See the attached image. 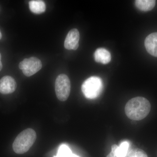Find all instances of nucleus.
Listing matches in <instances>:
<instances>
[{
    "instance_id": "nucleus-1",
    "label": "nucleus",
    "mask_w": 157,
    "mask_h": 157,
    "mask_svg": "<svg viewBox=\"0 0 157 157\" xmlns=\"http://www.w3.org/2000/svg\"><path fill=\"white\" fill-rule=\"evenodd\" d=\"M151 109L150 103L147 99L137 97L128 101L125 107V112L130 119L140 121L148 115Z\"/></svg>"
},
{
    "instance_id": "nucleus-2",
    "label": "nucleus",
    "mask_w": 157,
    "mask_h": 157,
    "mask_svg": "<svg viewBox=\"0 0 157 157\" xmlns=\"http://www.w3.org/2000/svg\"><path fill=\"white\" fill-rule=\"evenodd\" d=\"M36 134L33 129L28 128L17 135L13 143V150L17 154H23L28 151L35 143Z\"/></svg>"
},
{
    "instance_id": "nucleus-3",
    "label": "nucleus",
    "mask_w": 157,
    "mask_h": 157,
    "mask_svg": "<svg viewBox=\"0 0 157 157\" xmlns=\"http://www.w3.org/2000/svg\"><path fill=\"white\" fill-rule=\"evenodd\" d=\"M103 89L102 79L98 76H91L82 83L81 90L87 99H94L101 94Z\"/></svg>"
},
{
    "instance_id": "nucleus-4",
    "label": "nucleus",
    "mask_w": 157,
    "mask_h": 157,
    "mask_svg": "<svg viewBox=\"0 0 157 157\" xmlns=\"http://www.w3.org/2000/svg\"><path fill=\"white\" fill-rule=\"evenodd\" d=\"M70 89L71 84L68 76L64 74L59 75L55 82V91L58 99L61 101H67L70 96Z\"/></svg>"
},
{
    "instance_id": "nucleus-5",
    "label": "nucleus",
    "mask_w": 157,
    "mask_h": 157,
    "mask_svg": "<svg viewBox=\"0 0 157 157\" xmlns=\"http://www.w3.org/2000/svg\"><path fill=\"white\" fill-rule=\"evenodd\" d=\"M19 67L25 76L29 77L41 70L42 63L41 60L36 57L24 59L19 63Z\"/></svg>"
},
{
    "instance_id": "nucleus-6",
    "label": "nucleus",
    "mask_w": 157,
    "mask_h": 157,
    "mask_svg": "<svg viewBox=\"0 0 157 157\" xmlns=\"http://www.w3.org/2000/svg\"><path fill=\"white\" fill-rule=\"evenodd\" d=\"M80 35L77 29H72L68 33L64 42V47L68 50H76L79 46Z\"/></svg>"
},
{
    "instance_id": "nucleus-7",
    "label": "nucleus",
    "mask_w": 157,
    "mask_h": 157,
    "mask_svg": "<svg viewBox=\"0 0 157 157\" xmlns=\"http://www.w3.org/2000/svg\"><path fill=\"white\" fill-rule=\"evenodd\" d=\"M17 83L13 77L6 76L0 79V93L3 94H9L15 91Z\"/></svg>"
},
{
    "instance_id": "nucleus-8",
    "label": "nucleus",
    "mask_w": 157,
    "mask_h": 157,
    "mask_svg": "<svg viewBox=\"0 0 157 157\" xmlns=\"http://www.w3.org/2000/svg\"><path fill=\"white\" fill-rule=\"evenodd\" d=\"M144 45L150 54L157 57V33H152L146 37Z\"/></svg>"
},
{
    "instance_id": "nucleus-9",
    "label": "nucleus",
    "mask_w": 157,
    "mask_h": 157,
    "mask_svg": "<svg viewBox=\"0 0 157 157\" xmlns=\"http://www.w3.org/2000/svg\"><path fill=\"white\" fill-rule=\"evenodd\" d=\"M94 59L97 63L103 64H107L111 61V56L110 52L103 48H98L94 54Z\"/></svg>"
},
{
    "instance_id": "nucleus-10",
    "label": "nucleus",
    "mask_w": 157,
    "mask_h": 157,
    "mask_svg": "<svg viewBox=\"0 0 157 157\" xmlns=\"http://www.w3.org/2000/svg\"><path fill=\"white\" fill-rule=\"evenodd\" d=\"M30 10L36 14H41L44 13L46 9L45 4L41 0H33L29 2Z\"/></svg>"
},
{
    "instance_id": "nucleus-11",
    "label": "nucleus",
    "mask_w": 157,
    "mask_h": 157,
    "mask_svg": "<svg viewBox=\"0 0 157 157\" xmlns=\"http://www.w3.org/2000/svg\"><path fill=\"white\" fill-rule=\"evenodd\" d=\"M155 0H136L135 1L136 7L140 11H148L152 10L155 6Z\"/></svg>"
},
{
    "instance_id": "nucleus-12",
    "label": "nucleus",
    "mask_w": 157,
    "mask_h": 157,
    "mask_svg": "<svg viewBox=\"0 0 157 157\" xmlns=\"http://www.w3.org/2000/svg\"><path fill=\"white\" fill-rule=\"evenodd\" d=\"M129 144L127 141H124L119 146L114 144L111 147V151H113L118 157H125L128 153Z\"/></svg>"
},
{
    "instance_id": "nucleus-13",
    "label": "nucleus",
    "mask_w": 157,
    "mask_h": 157,
    "mask_svg": "<svg viewBox=\"0 0 157 157\" xmlns=\"http://www.w3.org/2000/svg\"><path fill=\"white\" fill-rule=\"evenodd\" d=\"M72 154L70 147L66 144H62L59 147L58 153L53 157H67Z\"/></svg>"
},
{
    "instance_id": "nucleus-14",
    "label": "nucleus",
    "mask_w": 157,
    "mask_h": 157,
    "mask_svg": "<svg viewBox=\"0 0 157 157\" xmlns=\"http://www.w3.org/2000/svg\"><path fill=\"white\" fill-rule=\"evenodd\" d=\"M128 157H148L144 151L139 148L132 149L129 152Z\"/></svg>"
},
{
    "instance_id": "nucleus-15",
    "label": "nucleus",
    "mask_w": 157,
    "mask_h": 157,
    "mask_svg": "<svg viewBox=\"0 0 157 157\" xmlns=\"http://www.w3.org/2000/svg\"><path fill=\"white\" fill-rule=\"evenodd\" d=\"M107 157H118L116 155H115V154L113 152V151H111V152L109 153V154L107 155Z\"/></svg>"
},
{
    "instance_id": "nucleus-16",
    "label": "nucleus",
    "mask_w": 157,
    "mask_h": 157,
    "mask_svg": "<svg viewBox=\"0 0 157 157\" xmlns=\"http://www.w3.org/2000/svg\"><path fill=\"white\" fill-rule=\"evenodd\" d=\"M1 59H2V56H1V53H0V71L2 70L3 67L2 63V61H1Z\"/></svg>"
},
{
    "instance_id": "nucleus-17",
    "label": "nucleus",
    "mask_w": 157,
    "mask_h": 157,
    "mask_svg": "<svg viewBox=\"0 0 157 157\" xmlns=\"http://www.w3.org/2000/svg\"><path fill=\"white\" fill-rule=\"evenodd\" d=\"M67 157H79L77 155H76L74 154H71V155H70L69 156Z\"/></svg>"
},
{
    "instance_id": "nucleus-18",
    "label": "nucleus",
    "mask_w": 157,
    "mask_h": 157,
    "mask_svg": "<svg viewBox=\"0 0 157 157\" xmlns=\"http://www.w3.org/2000/svg\"><path fill=\"white\" fill-rule=\"evenodd\" d=\"M2 34L1 33V32H0V39H2Z\"/></svg>"
}]
</instances>
